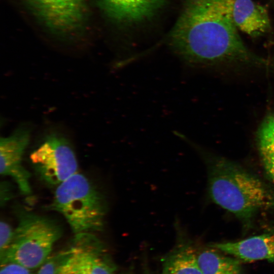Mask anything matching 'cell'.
<instances>
[{
  "label": "cell",
  "mask_w": 274,
  "mask_h": 274,
  "mask_svg": "<svg viewBox=\"0 0 274 274\" xmlns=\"http://www.w3.org/2000/svg\"><path fill=\"white\" fill-rule=\"evenodd\" d=\"M167 44L191 67L270 65L269 61L245 44L231 20L225 0H186L169 33Z\"/></svg>",
  "instance_id": "1"
},
{
  "label": "cell",
  "mask_w": 274,
  "mask_h": 274,
  "mask_svg": "<svg viewBox=\"0 0 274 274\" xmlns=\"http://www.w3.org/2000/svg\"><path fill=\"white\" fill-rule=\"evenodd\" d=\"M211 200L240 219L249 220L262 210H274V195L259 178L222 158L204 157Z\"/></svg>",
  "instance_id": "2"
},
{
  "label": "cell",
  "mask_w": 274,
  "mask_h": 274,
  "mask_svg": "<svg viewBox=\"0 0 274 274\" xmlns=\"http://www.w3.org/2000/svg\"><path fill=\"white\" fill-rule=\"evenodd\" d=\"M49 208L63 216L74 234L94 233L104 228L106 199L88 178L78 172L57 186Z\"/></svg>",
  "instance_id": "3"
},
{
  "label": "cell",
  "mask_w": 274,
  "mask_h": 274,
  "mask_svg": "<svg viewBox=\"0 0 274 274\" xmlns=\"http://www.w3.org/2000/svg\"><path fill=\"white\" fill-rule=\"evenodd\" d=\"M62 233L60 225L55 220L30 211H19L12 241L0 256V263L13 262L33 270L39 269L51 256Z\"/></svg>",
  "instance_id": "4"
},
{
  "label": "cell",
  "mask_w": 274,
  "mask_h": 274,
  "mask_svg": "<svg viewBox=\"0 0 274 274\" xmlns=\"http://www.w3.org/2000/svg\"><path fill=\"white\" fill-rule=\"evenodd\" d=\"M56 274H115L105 244L94 233L74 234L56 256Z\"/></svg>",
  "instance_id": "5"
},
{
  "label": "cell",
  "mask_w": 274,
  "mask_h": 274,
  "mask_svg": "<svg viewBox=\"0 0 274 274\" xmlns=\"http://www.w3.org/2000/svg\"><path fill=\"white\" fill-rule=\"evenodd\" d=\"M45 28L63 39H74L85 30L89 18L86 0H22Z\"/></svg>",
  "instance_id": "6"
},
{
  "label": "cell",
  "mask_w": 274,
  "mask_h": 274,
  "mask_svg": "<svg viewBox=\"0 0 274 274\" xmlns=\"http://www.w3.org/2000/svg\"><path fill=\"white\" fill-rule=\"evenodd\" d=\"M32 165L41 179L52 186H58L78 172V162L69 141L52 132L30 154Z\"/></svg>",
  "instance_id": "7"
},
{
  "label": "cell",
  "mask_w": 274,
  "mask_h": 274,
  "mask_svg": "<svg viewBox=\"0 0 274 274\" xmlns=\"http://www.w3.org/2000/svg\"><path fill=\"white\" fill-rule=\"evenodd\" d=\"M31 127L28 124L19 126L13 132L0 141V173L11 178L20 192L29 195L31 192L30 174L23 166L22 158L30 139Z\"/></svg>",
  "instance_id": "8"
},
{
  "label": "cell",
  "mask_w": 274,
  "mask_h": 274,
  "mask_svg": "<svg viewBox=\"0 0 274 274\" xmlns=\"http://www.w3.org/2000/svg\"><path fill=\"white\" fill-rule=\"evenodd\" d=\"M111 22L122 28H131L154 19L168 0H94Z\"/></svg>",
  "instance_id": "9"
},
{
  "label": "cell",
  "mask_w": 274,
  "mask_h": 274,
  "mask_svg": "<svg viewBox=\"0 0 274 274\" xmlns=\"http://www.w3.org/2000/svg\"><path fill=\"white\" fill-rule=\"evenodd\" d=\"M230 17L238 30L253 38L271 29L267 10L253 0H225Z\"/></svg>",
  "instance_id": "10"
},
{
  "label": "cell",
  "mask_w": 274,
  "mask_h": 274,
  "mask_svg": "<svg viewBox=\"0 0 274 274\" xmlns=\"http://www.w3.org/2000/svg\"><path fill=\"white\" fill-rule=\"evenodd\" d=\"M239 260L274 261V230L241 241L213 244L210 245Z\"/></svg>",
  "instance_id": "11"
},
{
  "label": "cell",
  "mask_w": 274,
  "mask_h": 274,
  "mask_svg": "<svg viewBox=\"0 0 274 274\" xmlns=\"http://www.w3.org/2000/svg\"><path fill=\"white\" fill-rule=\"evenodd\" d=\"M162 274H202L197 250L191 242H181L167 256Z\"/></svg>",
  "instance_id": "12"
},
{
  "label": "cell",
  "mask_w": 274,
  "mask_h": 274,
  "mask_svg": "<svg viewBox=\"0 0 274 274\" xmlns=\"http://www.w3.org/2000/svg\"><path fill=\"white\" fill-rule=\"evenodd\" d=\"M210 246L197 250V259L202 274H242L239 259L226 256Z\"/></svg>",
  "instance_id": "13"
},
{
  "label": "cell",
  "mask_w": 274,
  "mask_h": 274,
  "mask_svg": "<svg viewBox=\"0 0 274 274\" xmlns=\"http://www.w3.org/2000/svg\"><path fill=\"white\" fill-rule=\"evenodd\" d=\"M257 139L264 168L274 183V115L265 118L258 129Z\"/></svg>",
  "instance_id": "14"
},
{
  "label": "cell",
  "mask_w": 274,
  "mask_h": 274,
  "mask_svg": "<svg viewBox=\"0 0 274 274\" xmlns=\"http://www.w3.org/2000/svg\"><path fill=\"white\" fill-rule=\"evenodd\" d=\"M14 230L4 221L0 223V256L6 251L12 241Z\"/></svg>",
  "instance_id": "15"
},
{
  "label": "cell",
  "mask_w": 274,
  "mask_h": 274,
  "mask_svg": "<svg viewBox=\"0 0 274 274\" xmlns=\"http://www.w3.org/2000/svg\"><path fill=\"white\" fill-rule=\"evenodd\" d=\"M33 271V270L17 263H1L0 274H35Z\"/></svg>",
  "instance_id": "16"
},
{
  "label": "cell",
  "mask_w": 274,
  "mask_h": 274,
  "mask_svg": "<svg viewBox=\"0 0 274 274\" xmlns=\"http://www.w3.org/2000/svg\"><path fill=\"white\" fill-rule=\"evenodd\" d=\"M37 274H56L55 256H50L38 269Z\"/></svg>",
  "instance_id": "17"
},
{
  "label": "cell",
  "mask_w": 274,
  "mask_h": 274,
  "mask_svg": "<svg viewBox=\"0 0 274 274\" xmlns=\"http://www.w3.org/2000/svg\"><path fill=\"white\" fill-rule=\"evenodd\" d=\"M11 188L8 183L2 182L1 185V204H4L12 196Z\"/></svg>",
  "instance_id": "18"
}]
</instances>
